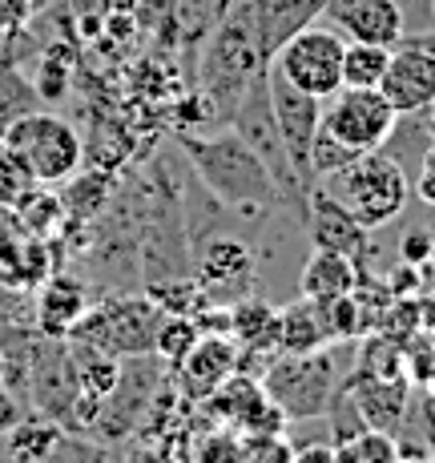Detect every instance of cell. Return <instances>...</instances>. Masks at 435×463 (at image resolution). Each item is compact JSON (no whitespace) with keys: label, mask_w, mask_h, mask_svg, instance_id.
Returning a JSON list of instances; mask_svg holds the SVG:
<instances>
[{"label":"cell","mask_w":435,"mask_h":463,"mask_svg":"<svg viewBox=\"0 0 435 463\" xmlns=\"http://www.w3.org/2000/svg\"><path fill=\"white\" fill-rule=\"evenodd\" d=\"M177 146H182L185 162L194 165V174H198L202 190L230 213H238L246 222H262L266 213L282 206V194L274 185L270 169L234 129L182 133Z\"/></svg>","instance_id":"1"},{"label":"cell","mask_w":435,"mask_h":463,"mask_svg":"<svg viewBox=\"0 0 435 463\" xmlns=\"http://www.w3.org/2000/svg\"><path fill=\"white\" fill-rule=\"evenodd\" d=\"M266 52L259 44V29H254V13L251 0L242 5H230L218 16L214 37L206 44V57H202V97H206V113L222 126H230L238 101L246 97L259 77L266 73Z\"/></svg>","instance_id":"2"},{"label":"cell","mask_w":435,"mask_h":463,"mask_svg":"<svg viewBox=\"0 0 435 463\" xmlns=\"http://www.w3.org/2000/svg\"><path fill=\"white\" fill-rule=\"evenodd\" d=\"M318 185H323L363 230H383L387 222H395L399 213H403L407 198H411V182H407L403 165H399L392 154H383V149L351 157L347 165L335 169V174L323 177Z\"/></svg>","instance_id":"3"},{"label":"cell","mask_w":435,"mask_h":463,"mask_svg":"<svg viewBox=\"0 0 435 463\" xmlns=\"http://www.w3.org/2000/svg\"><path fill=\"white\" fill-rule=\"evenodd\" d=\"M259 383L266 399L282 411V420H323L339 395V363L331 346L307 354L279 351V359L262 371Z\"/></svg>","instance_id":"4"},{"label":"cell","mask_w":435,"mask_h":463,"mask_svg":"<svg viewBox=\"0 0 435 463\" xmlns=\"http://www.w3.org/2000/svg\"><path fill=\"white\" fill-rule=\"evenodd\" d=\"M165 310L149 295H109L85 310V318L69 331V343H89L118 359H149Z\"/></svg>","instance_id":"5"},{"label":"cell","mask_w":435,"mask_h":463,"mask_svg":"<svg viewBox=\"0 0 435 463\" xmlns=\"http://www.w3.org/2000/svg\"><path fill=\"white\" fill-rule=\"evenodd\" d=\"M0 141L29 165L33 182L41 185H65L85 165L81 133H77V126H69L65 118H57V113H44V109L24 113V118L8 121L0 129Z\"/></svg>","instance_id":"6"},{"label":"cell","mask_w":435,"mask_h":463,"mask_svg":"<svg viewBox=\"0 0 435 463\" xmlns=\"http://www.w3.org/2000/svg\"><path fill=\"white\" fill-rule=\"evenodd\" d=\"M81 403V383H77V363L69 351V338L33 335L29 351V411L61 423L69 431Z\"/></svg>","instance_id":"7"},{"label":"cell","mask_w":435,"mask_h":463,"mask_svg":"<svg viewBox=\"0 0 435 463\" xmlns=\"http://www.w3.org/2000/svg\"><path fill=\"white\" fill-rule=\"evenodd\" d=\"M343 33L335 29H318V24H307L303 33H295L279 52L270 57V69L290 81L303 93L326 101L331 93L343 89Z\"/></svg>","instance_id":"8"},{"label":"cell","mask_w":435,"mask_h":463,"mask_svg":"<svg viewBox=\"0 0 435 463\" xmlns=\"http://www.w3.org/2000/svg\"><path fill=\"white\" fill-rule=\"evenodd\" d=\"M399 126V113L392 109L379 89H351L343 85L323 101V133H331L339 146L355 149V154H371L392 141Z\"/></svg>","instance_id":"9"},{"label":"cell","mask_w":435,"mask_h":463,"mask_svg":"<svg viewBox=\"0 0 435 463\" xmlns=\"http://www.w3.org/2000/svg\"><path fill=\"white\" fill-rule=\"evenodd\" d=\"M190 274L210 307H234L254 295V250L234 234H210L190 246Z\"/></svg>","instance_id":"10"},{"label":"cell","mask_w":435,"mask_h":463,"mask_svg":"<svg viewBox=\"0 0 435 463\" xmlns=\"http://www.w3.org/2000/svg\"><path fill=\"white\" fill-rule=\"evenodd\" d=\"M266 89H270V109H274V126H279L282 149H287L298 182H303L307 190H315L310 149H315V137H318V129H323V101L303 93V89H295L290 81H282L270 65H266Z\"/></svg>","instance_id":"11"},{"label":"cell","mask_w":435,"mask_h":463,"mask_svg":"<svg viewBox=\"0 0 435 463\" xmlns=\"http://www.w3.org/2000/svg\"><path fill=\"white\" fill-rule=\"evenodd\" d=\"M379 93L392 101L399 118H420L435 105V52L420 49L411 41H399L387 61V73L379 81Z\"/></svg>","instance_id":"12"},{"label":"cell","mask_w":435,"mask_h":463,"mask_svg":"<svg viewBox=\"0 0 435 463\" xmlns=\"http://www.w3.org/2000/svg\"><path fill=\"white\" fill-rule=\"evenodd\" d=\"M343 391H347V399L355 403L359 420L387 435L403 423L407 399H411V387H407L403 375H375V371H355Z\"/></svg>","instance_id":"13"},{"label":"cell","mask_w":435,"mask_h":463,"mask_svg":"<svg viewBox=\"0 0 435 463\" xmlns=\"http://www.w3.org/2000/svg\"><path fill=\"white\" fill-rule=\"evenodd\" d=\"M93 307L89 298V287L73 274H57L52 270L49 279L37 287V302H33V326L41 335H52V338H69L77 323L85 318V310Z\"/></svg>","instance_id":"14"},{"label":"cell","mask_w":435,"mask_h":463,"mask_svg":"<svg viewBox=\"0 0 435 463\" xmlns=\"http://www.w3.org/2000/svg\"><path fill=\"white\" fill-rule=\"evenodd\" d=\"M307 226H310V242L315 250H335V254H347L359 262L367 254V238L371 230H363L359 222L351 218L323 185L310 190V202H307Z\"/></svg>","instance_id":"15"},{"label":"cell","mask_w":435,"mask_h":463,"mask_svg":"<svg viewBox=\"0 0 435 463\" xmlns=\"http://www.w3.org/2000/svg\"><path fill=\"white\" fill-rule=\"evenodd\" d=\"M238 354L242 351L230 335H202L194 351L174 367L182 375V391L190 399H210L238 371Z\"/></svg>","instance_id":"16"},{"label":"cell","mask_w":435,"mask_h":463,"mask_svg":"<svg viewBox=\"0 0 435 463\" xmlns=\"http://www.w3.org/2000/svg\"><path fill=\"white\" fill-rule=\"evenodd\" d=\"M326 0H251L254 29H259V44L266 61L282 49L295 33H303L307 24H315L323 16Z\"/></svg>","instance_id":"17"},{"label":"cell","mask_w":435,"mask_h":463,"mask_svg":"<svg viewBox=\"0 0 435 463\" xmlns=\"http://www.w3.org/2000/svg\"><path fill=\"white\" fill-rule=\"evenodd\" d=\"M230 338L238 351L251 354H279V307L262 298H242L230 307Z\"/></svg>","instance_id":"18"},{"label":"cell","mask_w":435,"mask_h":463,"mask_svg":"<svg viewBox=\"0 0 435 463\" xmlns=\"http://www.w3.org/2000/svg\"><path fill=\"white\" fill-rule=\"evenodd\" d=\"M298 295L303 298H339V295H355L359 287V262L347 254L335 250H315L303 266V279H298Z\"/></svg>","instance_id":"19"},{"label":"cell","mask_w":435,"mask_h":463,"mask_svg":"<svg viewBox=\"0 0 435 463\" xmlns=\"http://www.w3.org/2000/svg\"><path fill=\"white\" fill-rule=\"evenodd\" d=\"M323 346H335V343H331V335H326L315 298L298 295L290 307L279 310V351L307 354V351H323Z\"/></svg>","instance_id":"20"},{"label":"cell","mask_w":435,"mask_h":463,"mask_svg":"<svg viewBox=\"0 0 435 463\" xmlns=\"http://www.w3.org/2000/svg\"><path fill=\"white\" fill-rule=\"evenodd\" d=\"M5 439H8V459L13 463H49L57 459L61 443H65V427L29 411L16 427H8Z\"/></svg>","instance_id":"21"},{"label":"cell","mask_w":435,"mask_h":463,"mask_svg":"<svg viewBox=\"0 0 435 463\" xmlns=\"http://www.w3.org/2000/svg\"><path fill=\"white\" fill-rule=\"evenodd\" d=\"M16 218H21V226L29 230L33 238H52L61 226H65V202H61L57 190H49V185H29V190L21 194V198L13 202Z\"/></svg>","instance_id":"22"},{"label":"cell","mask_w":435,"mask_h":463,"mask_svg":"<svg viewBox=\"0 0 435 463\" xmlns=\"http://www.w3.org/2000/svg\"><path fill=\"white\" fill-rule=\"evenodd\" d=\"M392 61V44L371 41H347L343 44V85L351 89H379Z\"/></svg>","instance_id":"23"},{"label":"cell","mask_w":435,"mask_h":463,"mask_svg":"<svg viewBox=\"0 0 435 463\" xmlns=\"http://www.w3.org/2000/svg\"><path fill=\"white\" fill-rule=\"evenodd\" d=\"M109 194H113L109 174H101V169L81 174V169H77L65 182V190H61V202H65V213H73L77 222H89L93 213H101L109 206Z\"/></svg>","instance_id":"24"},{"label":"cell","mask_w":435,"mask_h":463,"mask_svg":"<svg viewBox=\"0 0 435 463\" xmlns=\"http://www.w3.org/2000/svg\"><path fill=\"white\" fill-rule=\"evenodd\" d=\"M339 463H399V448L387 431H375V427H359L355 435L339 439L335 448Z\"/></svg>","instance_id":"25"},{"label":"cell","mask_w":435,"mask_h":463,"mask_svg":"<svg viewBox=\"0 0 435 463\" xmlns=\"http://www.w3.org/2000/svg\"><path fill=\"white\" fill-rule=\"evenodd\" d=\"M198 338H202V326L194 315H165L162 326H157V338H154V354L165 359L170 367H177V363L194 351Z\"/></svg>","instance_id":"26"},{"label":"cell","mask_w":435,"mask_h":463,"mask_svg":"<svg viewBox=\"0 0 435 463\" xmlns=\"http://www.w3.org/2000/svg\"><path fill=\"white\" fill-rule=\"evenodd\" d=\"M33 109H41L37 89L24 81V77H16L13 69H0V129Z\"/></svg>","instance_id":"27"},{"label":"cell","mask_w":435,"mask_h":463,"mask_svg":"<svg viewBox=\"0 0 435 463\" xmlns=\"http://www.w3.org/2000/svg\"><path fill=\"white\" fill-rule=\"evenodd\" d=\"M29 185H37V182H33V174H29V165H24L21 157H16L13 149L0 141V202H5V206H13V202L21 198Z\"/></svg>","instance_id":"28"},{"label":"cell","mask_w":435,"mask_h":463,"mask_svg":"<svg viewBox=\"0 0 435 463\" xmlns=\"http://www.w3.org/2000/svg\"><path fill=\"white\" fill-rule=\"evenodd\" d=\"M33 16H37L33 0H0V37H5V33H21Z\"/></svg>","instance_id":"29"},{"label":"cell","mask_w":435,"mask_h":463,"mask_svg":"<svg viewBox=\"0 0 435 463\" xmlns=\"http://www.w3.org/2000/svg\"><path fill=\"white\" fill-rule=\"evenodd\" d=\"M24 415H29V407H24L21 399H16L13 391L5 387V383H0V435H5L8 427H16V423H21Z\"/></svg>","instance_id":"30"},{"label":"cell","mask_w":435,"mask_h":463,"mask_svg":"<svg viewBox=\"0 0 435 463\" xmlns=\"http://www.w3.org/2000/svg\"><path fill=\"white\" fill-rule=\"evenodd\" d=\"M415 194H420L423 202H431L435 206V146L423 154V165H420V177H415Z\"/></svg>","instance_id":"31"},{"label":"cell","mask_w":435,"mask_h":463,"mask_svg":"<svg viewBox=\"0 0 435 463\" xmlns=\"http://www.w3.org/2000/svg\"><path fill=\"white\" fill-rule=\"evenodd\" d=\"M431 238L423 234V230H415V234H407L403 238V262H428L431 258Z\"/></svg>","instance_id":"32"},{"label":"cell","mask_w":435,"mask_h":463,"mask_svg":"<svg viewBox=\"0 0 435 463\" xmlns=\"http://www.w3.org/2000/svg\"><path fill=\"white\" fill-rule=\"evenodd\" d=\"M290 463H339L331 443H303V448L290 456Z\"/></svg>","instance_id":"33"},{"label":"cell","mask_w":435,"mask_h":463,"mask_svg":"<svg viewBox=\"0 0 435 463\" xmlns=\"http://www.w3.org/2000/svg\"><path fill=\"white\" fill-rule=\"evenodd\" d=\"M230 5H234V0H214V21H218V16H222V13H226V8H230Z\"/></svg>","instance_id":"34"},{"label":"cell","mask_w":435,"mask_h":463,"mask_svg":"<svg viewBox=\"0 0 435 463\" xmlns=\"http://www.w3.org/2000/svg\"><path fill=\"white\" fill-rule=\"evenodd\" d=\"M0 379H5V351H0Z\"/></svg>","instance_id":"35"},{"label":"cell","mask_w":435,"mask_h":463,"mask_svg":"<svg viewBox=\"0 0 435 463\" xmlns=\"http://www.w3.org/2000/svg\"><path fill=\"white\" fill-rule=\"evenodd\" d=\"M431 391H435V375H431Z\"/></svg>","instance_id":"36"}]
</instances>
